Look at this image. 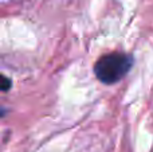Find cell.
Returning <instances> with one entry per match:
<instances>
[{
  "instance_id": "obj_1",
  "label": "cell",
  "mask_w": 153,
  "mask_h": 152,
  "mask_svg": "<svg viewBox=\"0 0 153 152\" xmlns=\"http://www.w3.org/2000/svg\"><path fill=\"white\" fill-rule=\"evenodd\" d=\"M133 66V57L126 53H110L102 55L94 65V74L100 82L113 85L121 81Z\"/></svg>"
},
{
  "instance_id": "obj_2",
  "label": "cell",
  "mask_w": 153,
  "mask_h": 152,
  "mask_svg": "<svg viewBox=\"0 0 153 152\" xmlns=\"http://www.w3.org/2000/svg\"><path fill=\"white\" fill-rule=\"evenodd\" d=\"M11 88V80L10 78H7V77H3V90L4 92H7L8 89Z\"/></svg>"
}]
</instances>
